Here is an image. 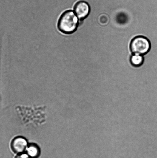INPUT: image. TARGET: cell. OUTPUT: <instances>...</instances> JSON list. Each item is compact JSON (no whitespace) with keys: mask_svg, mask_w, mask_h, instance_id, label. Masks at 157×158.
I'll return each instance as SVG.
<instances>
[{"mask_svg":"<svg viewBox=\"0 0 157 158\" xmlns=\"http://www.w3.org/2000/svg\"><path fill=\"white\" fill-rule=\"evenodd\" d=\"M79 19L73 10H66L60 16L58 23V28L66 35L75 32L79 25Z\"/></svg>","mask_w":157,"mask_h":158,"instance_id":"1","label":"cell"},{"mask_svg":"<svg viewBox=\"0 0 157 158\" xmlns=\"http://www.w3.org/2000/svg\"><path fill=\"white\" fill-rule=\"evenodd\" d=\"M130 48L133 54L144 55L150 50L151 43L148 39L145 37L137 36L131 42Z\"/></svg>","mask_w":157,"mask_h":158,"instance_id":"2","label":"cell"},{"mask_svg":"<svg viewBox=\"0 0 157 158\" xmlns=\"http://www.w3.org/2000/svg\"><path fill=\"white\" fill-rule=\"evenodd\" d=\"M90 11V6L88 3L85 1H78L74 7V12L80 20H84L87 18Z\"/></svg>","mask_w":157,"mask_h":158,"instance_id":"3","label":"cell"},{"mask_svg":"<svg viewBox=\"0 0 157 158\" xmlns=\"http://www.w3.org/2000/svg\"><path fill=\"white\" fill-rule=\"evenodd\" d=\"M28 147L27 140L24 137H17L12 142L11 148L14 152L20 154L24 153Z\"/></svg>","mask_w":157,"mask_h":158,"instance_id":"4","label":"cell"},{"mask_svg":"<svg viewBox=\"0 0 157 158\" xmlns=\"http://www.w3.org/2000/svg\"><path fill=\"white\" fill-rule=\"evenodd\" d=\"M26 151V154L30 158H38L41 153L39 148L35 144H31L28 146Z\"/></svg>","mask_w":157,"mask_h":158,"instance_id":"5","label":"cell"},{"mask_svg":"<svg viewBox=\"0 0 157 158\" xmlns=\"http://www.w3.org/2000/svg\"><path fill=\"white\" fill-rule=\"evenodd\" d=\"M144 59L142 55L134 54L130 58L131 64L135 67H139L141 66L144 62Z\"/></svg>","mask_w":157,"mask_h":158,"instance_id":"6","label":"cell"},{"mask_svg":"<svg viewBox=\"0 0 157 158\" xmlns=\"http://www.w3.org/2000/svg\"><path fill=\"white\" fill-rule=\"evenodd\" d=\"M15 158H30L26 153H22L18 154Z\"/></svg>","mask_w":157,"mask_h":158,"instance_id":"7","label":"cell"}]
</instances>
